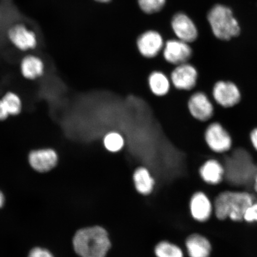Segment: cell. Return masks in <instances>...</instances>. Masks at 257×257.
Wrapping results in <instances>:
<instances>
[{"instance_id": "cell-17", "label": "cell", "mask_w": 257, "mask_h": 257, "mask_svg": "<svg viewBox=\"0 0 257 257\" xmlns=\"http://www.w3.org/2000/svg\"><path fill=\"white\" fill-rule=\"evenodd\" d=\"M44 62L39 57L30 54L21 61V71L25 79L33 80L40 78L44 75Z\"/></svg>"}, {"instance_id": "cell-21", "label": "cell", "mask_w": 257, "mask_h": 257, "mask_svg": "<svg viewBox=\"0 0 257 257\" xmlns=\"http://www.w3.org/2000/svg\"><path fill=\"white\" fill-rule=\"evenodd\" d=\"M154 252L157 257H184V252L180 247L167 241L157 244Z\"/></svg>"}, {"instance_id": "cell-24", "label": "cell", "mask_w": 257, "mask_h": 257, "mask_svg": "<svg viewBox=\"0 0 257 257\" xmlns=\"http://www.w3.org/2000/svg\"><path fill=\"white\" fill-rule=\"evenodd\" d=\"M243 220L248 223L257 222V202L255 201L246 209Z\"/></svg>"}, {"instance_id": "cell-5", "label": "cell", "mask_w": 257, "mask_h": 257, "mask_svg": "<svg viewBox=\"0 0 257 257\" xmlns=\"http://www.w3.org/2000/svg\"><path fill=\"white\" fill-rule=\"evenodd\" d=\"M204 140L208 149L217 154L230 152L233 144L229 131L219 121H212L205 128Z\"/></svg>"}, {"instance_id": "cell-19", "label": "cell", "mask_w": 257, "mask_h": 257, "mask_svg": "<svg viewBox=\"0 0 257 257\" xmlns=\"http://www.w3.org/2000/svg\"><path fill=\"white\" fill-rule=\"evenodd\" d=\"M135 186L137 191L143 195H149L152 192L154 180L146 168L141 167L135 171L133 175Z\"/></svg>"}, {"instance_id": "cell-26", "label": "cell", "mask_w": 257, "mask_h": 257, "mask_svg": "<svg viewBox=\"0 0 257 257\" xmlns=\"http://www.w3.org/2000/svg\"><path fill=\"white\" fill-rule=\"evenodd\" d=\"M249 140L253 149L257 152V126L249 132Z\"/></svg>"}, {"instance_id": "cell-1", "label": "cell", "mask_w": 257, "mask_h": 257, "mask_svg": "<svg viewBox=\"0 0 257 257\" xmlns=\"http://www.w3.org/2000/svg\"><path fill=\"white\" fill-rule=\"evenodd\" d=\"M223 165L224 179L230 185L238 187L252 185L257 175V166L246 150H234L225 158Z\"/></svg>"}, {"instance_id": "cell-20", "label": "cell", "mask_w": 257, "mask_h": 257, "mask_svg": "<svg viewBox=\"0 0 257 257\" xmlns=\"http://www.w3.org/2000/svg\"><path fill=\"white\" fill-rule=\"evenodd\" d=\"M102 144L108 152L115 153L120 152L125 146L124 138L117 131H110L106 134Z\"/></svg>"}, {"instance_id": "cell-28", "label": "cell", "mask_w": 257, "mask_h": 257, "mask_svg": "<svg viewBox=\"0 0 257 257\" xmlns=\"http://www.w3.org/2000/svg\"><path fill=\"white\" fill-rule=\"evenodd\" d=\"M4 196H3V194H2V192L0 191V207H2L3 204H4Z\"/></svg>"}, {"instance_id": "cell-11", "label": "cell", "mask_w": 257, "mask_h": 257, "mask_svg": "<svg viewBox=\"0 0 257 257\" xmlns=\"http://www.w3.org/2000/svg\"><path fill=\"white\" fill-rule=\"evenodd\" d=\"M137 46L141 56L146 59H153L163 50L165 44L158 32L148 31L138 38Z\"/></svg>"}, {"instance_id": "cell-2", "label": "cell", "mask_w": 257, "mask_h": 257, "mask_svg": "<svg viewBox=\"0 0 257 257\" xmlns=\"http://www.w3.org/2000/svg\"><path fill=\"white\" fill-rule=\"evenodd\" d=\"M73 246L80 257H105L111 242L107 230L95 226L79 230L73 237Z\"/></svg>"}, {"instance_id": "cell-4", "label": "cell", "mask_w": 257, "mask_h": 257, "mask_svg": "<svg viewBox=\"0 0 257 257\" xmlns=\"http://www.w3.org/2000/svg\"><path fill=\"white\" fill-rule=\"evenodd\" d=\"M207 20L218 40L229 41L240 34L239 22L234 18L232 10L226 6L214 5L208 13Z\"/></svg>"}, {"instance_id": "cell-8", "label": "cell", "mask_w": 257, "mask_h": 257, "mask_svg": "<svg viewBox=\"0 0 257 257\" xmlns=\"http://www.w3.org/2000/svg\"><path fill=\"white\" fill-rule=\"evenodd\" d=\"M170 79L176 89L190 91L198 84V70L194 64L189 62L180 64L172 70Z\"/></svg>"}, {"instance_id": "cell-29", "label": "cell", "mask_w": 257, "mask_h": 257, "mask_svg": "<svg viewBox=\"0 0 257 257\" xmlns=\"http://www.w3.org/2000/svg\"><path fill=\"white\" fill-rule=\"evenodd\" d=\"M252 186H253V188H254L255 191L257 192V175L255 176L254 181L253 182Z\"/></svg>"}, {"instance_id": "cell-15", "label": "cell", "mask_w": 257, "mask_h": 257, "mask_svg": "<svg viewBox=\"0 0 257 257\" xmlns=\"http://www.w3.org/2000/svg\"><path fill=\"white\" fill-rule=\"evenodd\" d=\"M202 181L210 185H217L223 181L224 169L223 163L215 159H209L202 164L199 169Z\"/></svg>"}, {"instance_id": "cell-31", "label": "cell", "mask_w": 257, "mask_h": 257, "mask_svg": "<svg viewBox=\"0 0 257 257\" xmlns=\"http://www.w3.org/2000/svg\"><path fill=\"white\" fill-rule=\"evenodd\" d=\"M0 16H1V9H0Z\"/></svg>"}, {"instance_id": "cell-7", "label": "cell", "mask_w": 257, "mask_h": 257, "mask_svg": "<svg viewBox=\"0 0 257 257\" xmlns=\"http://www.w3.org/2000/svg\"><path fill=\"white\" fill-rule=\"evenodd\" d=\"M187 108L191 117L201 123L211 120L216 110L207 93L201 91H196L189 96Z\"/></svg>"}, {"instance_id": "cell-27", "label": "cell", "mask_w": 257, "mask_h": 257, "mask_svg": "<svg viewBox=\"0 0 257 257\" xmlns=\"http://www.w3.org/2000/svg\"><path fill=\"white\" fill-rule=\"evenodd\" d=\"M10 114L2 99H0V121H4L9 117Z\"/></svg>"}, {"instance_id": "cell-14", "label": "cell", "mask_w": 257, "mask_h": 257, "mask_svg": "<svg viewBox=\"0 0 257 257\" xmlns=\"http://www.w3.org/2000/svg\"><path fill=\"white\" fill-rule=\"evenodd\" d=\"M58 155L53 149H45L32 151L29 155L32 168L40 172H46L57 165Z\"/></svg>"}, {"instance_id": "cell-9", "label": "cell", "mask_w": 257, "mask_h": 257, "mask_svg": "<svg viewBox=\"0 0 257 257\" xmlns=\"http://www.w3.org/2000/svg\"><path fill=\"white\" fill-rule=\"evenodd\" d=\"M8 38L13 46L21 51L33 50L38 46L36 33L25 24L18 23L11 26L8 31Z\"/></svg>"}, {"instance_id": "cell-6", "label": "cell", "mask_w": 257, "mask_h": 257, "mask_svg": "<svg viewBox=\"0 0 257 257\" xmlns=\"http://www.w3.org/2000/svg\"><path fill=\"white\" fill-rule=\"evenodd\" d=\"M211 94L216 104L224 109L236 107L242 98L239 86L231 80H218L211 88Z\"/></svg>"}, {"instance_id": "cell-10", "label": "cell", "mask_w": 257, "mask_h": 257, "mask_svg": "<svg viewBox=\"0 0 257 257\" xmlns=\"http://www.w3.org/2000/svg\"><path fill=\"white\" fill-rule=\"evenodd\" d=\"M162 51L166 62L175 66L188 63L194 54L189 44L179 39L167 41Z\"/></svg>"}, {"instance_id": "cell-25", "label": "cell", "mask_w": 257, "mask_h": 257, "mask_svg": "<svg viewBox=\"0 0 257 257\" xmlns=\"http://www.w3.org/2000/svg\"><path fill=\"white\" fill-rule=\"evenodd\" d=\"M29 257H53L48 250L40 248L32 249Z\"/></svg>"}, {"instance_id": "cell-22", "label": "cell", "mask_w": 257, "mask_h": 257, "mask_svg": "<svg viewBox=\"0 0 257 257\" xmlns=\"http://www.w3.org/2000/svg\"><path fill=\"white\" fill-rule=\"evenodd\" d=\"M6 108L10 115H17L22 110V102L20 96L14 92H6L2 98Z\"/></svg>"}, {"instance_id": "cell-23", "label": "cell", "mask_w": 257, "mask_h": 257, "mask_svg": "<svg viewBox=\"0 0 257 257\" xmlns=\"http://www.w3.org/2000/svg\"><path fill=\"white\" fill-rule=\"evenodd\" d=\"M138 2L142 11L147 14H153L163 8L166 0H138Z\"/></svg>"}, {"instance_id": "cell-12", "label": "cell", "mask_w": 257, "mask_h": 257, "mask_svg": "<svg viewBox=\"0 0 257 257\" xmlns=\"http://www.w3.org/2000/svg\"><path fill=\"white\" fill-rule=\"evenodd\" d=\"M172 27L178 39L188 44L194 43L198 37V31L194 22L184 13H178L172 19Z\"/></svg>"}, {"instance_id": "cell-3", "label": "cell", "mask_w": 257, "mask_h": 257, "mask_svg": "<svg viewBox=\"0 0 257 257\" xmlns=\"http://www.w3.org/2000/svg\"><path fill=\"white\" fill-rule=\"evenodd\" d=\"M254 201V196L247 191L221 192L215 198L214 213L220 220L243 221L246 209Z\"/></svg>"}, {"instance_id": "cell-16", "label": "cell", "mask_w": 257, "mask_h": 257, "mask_svg": "<svg viewBox=\"0 0 257 257\" xmlns=\"http://www.w3.org/2000/svg\"><path fill=\"white\" fill-rule=\"evenodd\" d=\"M185 245L189 257H210L211 244L206 237L202 234H191L186 240Z\"/></svg>"}, {"instance_id": "cell-30", "label": "cell", "mask_w": 257, "mask_h": 257, "mask_svg": "<svg viewBox=\"0 0 257 257\" xmlns=\"http://www.w3.org/2000/svg\"><path fill=\"white\" fill-rule=\"evenodd\" d=\"M95 1L99 2V3H108L110 2L111 0H95Z\"/></svg>"}, {"instance_id": "cell-13", "label": "cell", "mask_w": 257, "mask_h": 257, "mask_svg": "<svg viewBox=\"0 0 257 257\" xmlns=\"http://www.w3.org/2000/svg\"><path fill=\"white\" fill-rule=\"evenodd\" d=\"M191 214L198 222H205L214 213L213 204L204 192L199 191L192 196L189 204Z\"/></svg>"}, {"instance_id": "cell-18", "label": "cell", "mask_w": 257, "mask_h": 257, "mask_svg": "<svg viewBox=\"0 0 257 257\" xmlns=\"http://www.w3.org/2000/svg\"><path fill=\"white\" fill-rule=\"evenodd\" d=\"M148 84L153 95L162 97L169 94L172 83L165 73L155 70L150 74L148 78Z\"/></svg>"}]
</instances>
